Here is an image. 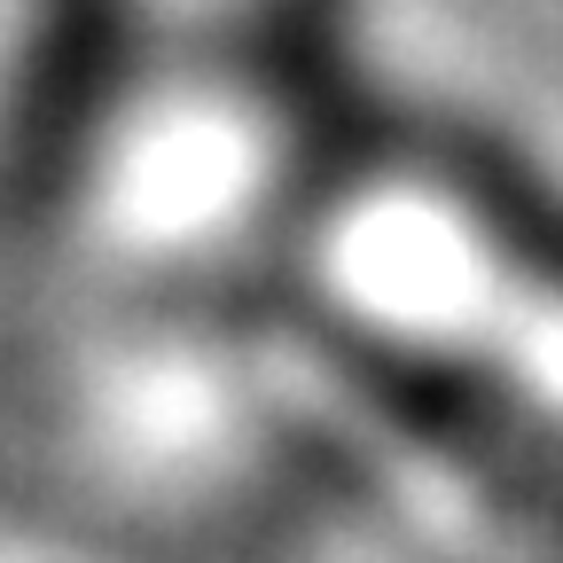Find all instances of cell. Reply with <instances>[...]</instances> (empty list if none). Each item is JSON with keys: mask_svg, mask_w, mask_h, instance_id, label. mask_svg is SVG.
I'll use <instances>...</instances> for the list:
<instances>
[{"mask_svg": "<svg viewBox=\"0 0 563 563\" xmlns=\"http://www.w3.org/2000/svg\"><path fill=\"white\" fill-rule=\"evenodd\" d=\"M141 0H32L0 118V251L16 266L79 220L87 180L110 150V110L133 70Z\"/></svg>", "mask_w": 563, "mask_h": 563, "instance_id": "cell-1", "label": "cell"}]
</instances>
